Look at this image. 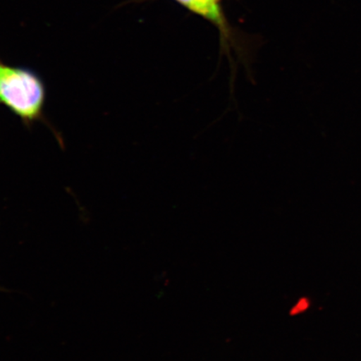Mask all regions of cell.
Returning a JSON list of instances; mask_svg holds the SVG:
<instances>
[{
    "instance_id": "cell-2",
    "label": "cell",
    "mask_w": 361,
    "mask_h": 361,
    "mask_svg": "<svg viewBox=\"0 0 361 361\" xmlns=\"http://www.w3.org/2000/svg\"><path fill=\"white\" fill-rule=\"evenodd\" d=\"M184 7L206 19L222 25V13L220 10L221 0H177Z\"/></svg>"
},
{
    "instance_id": "cell-3",
    "label": "cell",
    "mask_w": 361,
    "mask_h": 361,
    "mask_svg": "<svg viewBox=\"0 0 361 361\" xmlns=\"http://www.w3.org/2000/svg\"><path fill=\"white\" fill-rule=\"evenodd\" d=\"M310 302L309 299L305 297L300 298V299L297 301V303L292 307L290 310V315L295 316L304 313L310 308Z\"/></svg>"
},
{
    "instance_id": "cell-1",
    "label": "cell",
    "mask_w": 361,
    "mask_h": 361,
    "mask_svg": "<svg viewBox=\"0 0 361 361\" xmlns=\"http://www.w3.org/2000/svg\"><path fill=\"white\" fill-rule=\"evenodd\" d=\"M47 90L42 79L26 68L0 62V102L25 123L42 118Z\"/></svg>"
}]
</instances>
